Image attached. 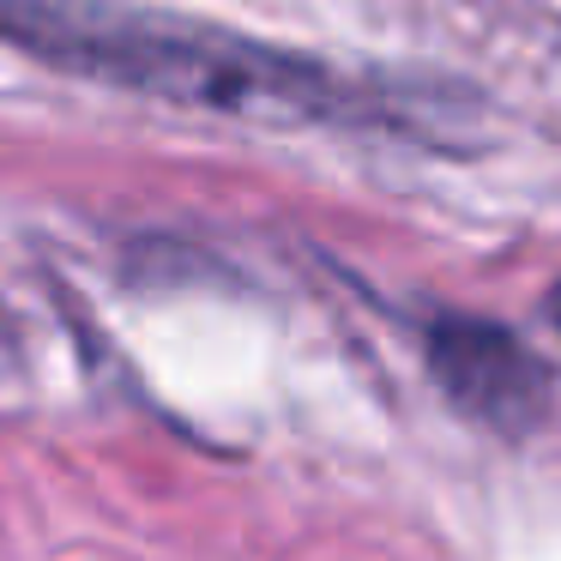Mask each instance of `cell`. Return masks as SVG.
<instances>
[{
  "instance_id": "cell-1",
  "label": "cell",
  "mask_w": 561,
  "mask_h": 561,
  "mask_svg": "<svg viewBox=\"0 0 561 561\" xmlns=\"http://www.w3.org/2000/svg\"><path fill=\"white\" fill-rule=\"evenodd\" d=\"M0 43L61 73L127 85L163 103H194L266 122H368L375 98L308 55L236 37L218 25H187L134 13L115 0H0Z\"/></svg>"
},
{
  "instance_id": "cell-2",
  "label": "cell",
  "mask_w": 561,
  "mask_h": 561,
  "mask_svg": "<svg viewBox=\"0 0 561 561\" xmlns=\"http://www.w3.org/2000/svg\"><path fill=\"white\" fill-rule=\"evenodd\" d=\"M428 363H435V380L447 387V399L477 423L501 428V435H525L531 423H543L549 375L513 332L453 314L428 332Z\"/></svg>"
}]
</instances>
